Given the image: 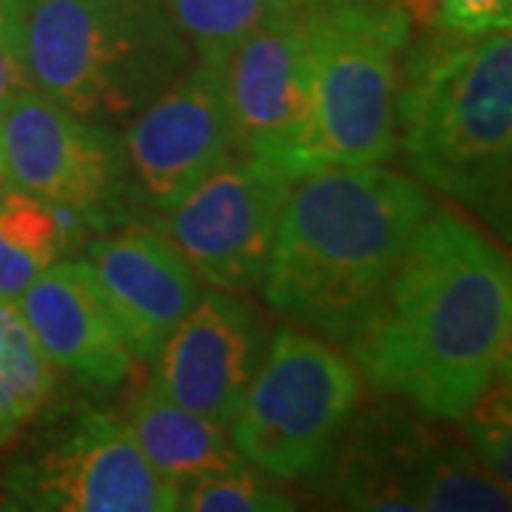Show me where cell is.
Segmentation results:
<instances>
[{
	"instance_id": "15",
	"label": "cell",
	"mask_w": 512,
	"mask_h": 512,
	"mask_svg": "<svg viewBox=\"0 0 512 512\" xmlns=\"http://www.w3.org/2000/svg\"><path fill=\"white\" fill-rule=\"evenodd\" d=\"M458 447L399 413L359 419L336 458V493L359 510H424L441 467Z\"/></svg>"
},
{
	"instance_id": "1",
	"label": "cell",
	"mask_w": 512,
	"mask_h": 512,
	"mask_svg": "<svg viewBox=\"0 0 512 512\" xmlns=\"http://www.w3.org/2000/svg\"><path fill=\"white\" fill-rule=\"evenodd\" d=\"M512 276L473 222L430 208L345 348L365 376L433 419H461L510 370Z\"/></svg>"
},
{
	"instance_id": "16",
	"label": "cell",
	"mask_w": 512,
	"mask_h": 512,
	"mask_svg": "<svg viewBox=\"0 0 512 512\" xmlns=\"http://www.w3.org/2000/svg\"><path fill=\"white\" fill-rule=\"evenodd\" d=\"M128 427L151 467L174 481L180 490L200 481L251 467L239 456L225 427L171 402L146 384L128 402Z\"/></svg>"
},
{
	"instance_id": "3",
	"label": "cell",
	"mask_w": 512,
	"mask_h": 512,
	"mask_svg": "<svg viewBox=\"0 0 512 512\" xmlns=\"http://www.w3.org/2000/svg\"><path fill=\"white\" fill-rule=\"evenodd\" d=\"M396 140L421 183L510 231V29L461 37L436 32L404 46Z\"/></svg>"
},
{
	"instance_id": "18",
	"label": "cell",
	"mask_w": 512,
	"mask_h": 512,
	"mask_svg": "<svg viewBox=\"0 0 512 512\" xmlns=\"http://www.w3.org/2000/svg\"><path fill=\"white\" fill-rule=\"evenodd\" d=\"M55 387V365L40 350L18 305L0 299V447L46 410Z\"/></svg>"
},
{
	"instance_id": "11",
	"label": "cell",
	"mask_w": 512,
	"mask_h": 512,
	"mask_svg": "<svg viewBox=\"0 0 512 512\" xmlns=\"http://www.w3.org/2000/svg\"><path fill=\"white\" fill-rule=\"evenodd\" d=\"M128 183L154 211H171L234 157L222 69L197 66L140 111L123 137Z\"/></svg>"
},
{
	"instance_id": "10",
	"label": "cell",
	"mask_w": 512,
	"mask_h": 512,
	"mask_svg": "<svg viewBox=\"0 0 512 512\" xmlns=\"http://www.w3.org/2000/svg\"><path fill=\"white\" fill-rule=\"evenodd\" d=\"M0 157L3 183L72 208L86 222L103 220L131 188L123 140L35 89L0 111Z\"/></svg>"
},
{
	"instance_id": "13",
	"label": "cell",
	"mask_w": 512,
	"mask_h": 512,
	"mask_svg": "<svg viewBox=\"0 0 512 512\" xmlns=\"http://www.w3.org/2000/svg\"><path fill=\"white\" fill-rule=\"evenodd\" d=\"M86 262L134 359H154L202 293L185 256L143 225L94 239Z\"/></svg>"
},
{
	"instance_id": "24",
	"label": "cell",
	"mask_w": 512,
	"mask_h": 512,
	"mask_svg": "<svg viewBox=\"0 0 512 512\" xmlns=\"http://www.w3.org/2000/svg\"><path fill=\"white\" fill-rule=\"evenodd\" d=\"M291 3H296V6H305V3H311V0H291Z\"/></svg>"
},
{
	"instance_id": "21",
	"label": "cell",
	"mask_w": 512,
	"mask_h": 512,
	"mask_svg": "<svg viewBox=\"0 0 512 512\" xmlns=\"http://www.w3.org/2000/svg\"><path fill=\"white\" fill-rule=\"evenodd\" d=\"M510 373V370H507ZM507 373L495 376L481 390L470 410L461 416L467 419V436L473 441V453L490 467L495 476L510 481V379Z\"/></svg>"
},
{
	"instance_id": "23",
	"label": "cell",
	"mask_w": 512,
	"mask_h": 512,
	"mask_svg": "<svg viewBox=\"0 0 512 512\" xmlns=\"http://www.w3.org/2000/svg\"><path fill=\"white\" fill-rule=\"evenodd\" d=\"M29 0H0V111L32 89L26 63Z\"/></svg>"
},
{
	"instance_id": "7",
	"label": "cell",
	"mask_w": 512,
	"mask_h": 512,
	"mask_svg": "<svg viewBox=\"0 0 512 512\" xmlns=\"http://www.w3.org/2000/svg\"><path fill=\"white\" fill-rule=\"evenodd\" d=\"M302 9L262 26L222 66L234 154L274 165L291 180L316 171L313 69Z\"/></svg>"
},
{
	"instance_id": "17",
	"label": "cell",
	"mask_w": 512,
	"mask_h": 512,
	"mask_svg": "<svg viewBox=\"0 0 512 512\" xmlns=\"http://www.w3.org/2000/svg\"><path fill=\"white\" fill-rule=\"evenodd\" d=\"M69 211L12 185L0 188V299L15 302L60 256Z\"/></svg>"
},
{
	"instance_id": "9",
	"label": "cell",
	"mask_w": 512,
	"mask_h": 512,
	"mask_svg": "<svg viewBox=\"0 0 512 512\" xmlns=\"http://www.w3.org/2000/svg\"><path fill=\"white\" fill-rule=\"evenodd\" d=\"M9 490L20 507L60 512H171L183 498L151 467L131 427L97 410L20 461Z\"/></svg>"
},
{
	"instance_id": "14",
	"label": "cell",
	"mask_w": 512,
	"mask_h": 512,
	"mask_svg": "<svg viewBox=\"0 0 512 512\" xmlns=\"http://www.w3.org/2000/svg\"><path fill=\"white\" fill-rule=\"evenodd\" d=\"M49 362L80 382L114 387L131 373V350L89 262H52L15 299Z\"/></svg>"
},
{
	"instance_id": "12",
	"label": "cell",
	"mask_w": 512,
	"mask_h": 512,
	"mask_svg": "<svg viewBox=\"0 0 512 512\" xmlns=\"http://www.w3.org/2000/svg\"><path fill=\"white\" fill-rule=\"evenodd\" d=\"M265 356V328L231 291L194 302L157 350L151 387L205 419L231 427Z\"/></svg>"
},
{
	"instance_id": "20",
	"label": "cell",
	"mask_w": 512,
	"mask_h": 512,
	"mask_svg": "<svg viewBox=\"0 0 512 512\" xmlns=\"http://www.w3.org/2000/svg\"><path fill=\"white\" fill-rule=\"evenodd\" d=\"M293 507L291 495L274 490L268 481L251 473V467L200 478L183 487L180 498V510L191 512H288Z\"/></svg>"
},
{
	"instance_id": "25",
	"label": "cell",
	"mask_w": 512,
	"mask_h": 512,
	"mask_svg": "<svg viewBox=\"0 0 512 512\" xmlns=\"http://www.w3.org/2000/svg\"><path fill=\"white\" fill-rule=\"evenodd\" d=\"M0 183H3V157H0Z\"/></svg>"
},
{
	"instance_id": "5",
	"label": "cell",
	"mask_w": 512,
	"mask_h": 512,
	"mask_svg": "<svg viewBox=\"0 0 512 512\" xmlns=\"http://www.w3.org/2000/svg\"><path fill=\"white\" fill-rule=\"evenodd\" d=\"M302 26L313 69L316 168L382 165L399 148V63L413 26L404 6L311 0Z\"/></svg>"
},
{
	"instance_id": "19",
	"label": "cell",
	"mask_w": 512,
	"mask_h": 512,
	"mask_svg": "<svg viewBox=\"0 0 512 512\" xmlns=\"http://www.w3.org/2000/svg\"><path fill=\"white\" fill-rule=\"evenodd\" d=\"M165 3L202 66H214V69H222L239 46L262 26L302 9L291 0H165Z\"/></svg>"
},
{
	"instance_id": "2",
	"label": "cell",
	"mask_w": 512,
	"mask_h": 512,
	"mask_svg": "<svg viewBox=\"0 0 512 512\" xmlns=\"http://www.w3.org/2000/svg\"><path fill=\"white\" fill-rule=\"evenodd\" d=\"M430 208L419 183L382 165H328L299 177L259 285L268 305L348 345Z\"/></svg>"
},
{
	"instance_id": "6",
	"label": "cell",
	"mask_w": 512,
	"mask_h": 512,
	"mask_svg": "<svg viewBox=\"0 0 512 512\" xmlns=\"http://www.w3.org/2000/svg\"><path fill=\"white\" fill-rule=\"evenodd\" d=\"M359 399L350 359L302 330H276L231 421L234 447L268 476H311L328 464Z\"/></svg>"
},
{
	"instance_id": "22",
	"label": "cell",
	"mask_w": 512,
	"mask_h": 512,
	"mask_svg": "<svg viewBox=\"0 0 512 512\" xmlns=\"http://www.w3.org/2000/svg\"><path fill=\"white\" fill-rule=\"evenodd\" d=\"M404 12L433 32L476 37L510 29L512 0H410Z\"/></svg>"
},
{
	"instance_id": "8",
	"label": "cell",
	"mask_w": 512,
	"mask_h": 512,
	"mask_svg": "<svg viewBox=\"0 0 512 512\" xmlns=\"http://www.w3.org/2000/svg\"><path fill=\"white\" fill-rule=\"evenodd\" d=\"M291 185L274 165L231 157L165 211L163 237L211 288L254 291L268 274Z\"/></svg>"
},
{
	"instance_id": "4",
	"label": "cell",
	"mask_w": 512,
	"mask_h": 512,
	"mask_svg": "<svg viewBox=\"0 0 512 512\" xmlns=\"http://www.w3.org/2000/svg\"><path fill=\"white\" fill-rule=\"evenodd\" d=\"M26 63L35 92L114 126L188 72L191 46L165 0H29Z\"/></svg>"
}]
</instances>
